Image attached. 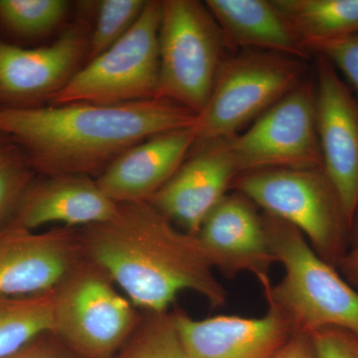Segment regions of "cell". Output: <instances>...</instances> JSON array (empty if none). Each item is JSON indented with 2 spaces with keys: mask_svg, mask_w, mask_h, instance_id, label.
Instances as JSON below:
<instances>
[{
  "mask_svg": "<svg viewBox=\"0 0 358 358\" xmlns=\"http://www.w3.org/2000/svg\"><path fill=\"white\" fill-rule=\"evenodd\" d=\"M300 59L256 50L225 58L211 95L196 115V143L231 138L301 83Z\"/></svg>",
  "mask_w": 358,
  "mask_h": 358,
  "instance_id": "cell-7",
  "label": "cell"
},
{
  "mask_svg": "<svg viewBox=\"0 0 358 358\" xmlns=\"http://www.w3.org/2000/svg\"><path fill=\"white\" fill-rule=\"evenodd\" d=\"M264 225L284 277L273 285L260 280L268 308L277 310L294 334L313 336L324 329L358 338V291L312 248L293 226L262 213Z\"/></svg>",
  "mask_w": 358,
  "mask_h": 358,
  "instance_id": "cell-3",
  "label": "cell"
},
{
  "mask_svg": "<svg viewBox=\"0 0 358 358\" xmlns=\"http://www.w3.org/2000/svg\"><path fill=\"white\" fill-rule=\"evenodd\" d=\"M338 266L343 277L358 291V240L352 248L346 250Z\"/></svg>",
  "mask_w": 358,
  "mask_h": 358,
  "instance_id": "cell-29",
  "label": "cell"
},
{
  "mask_svg": "<svg viewBox=\"0 0 358 358\" xmlns=\"http://www.w3.org/2000/svg\"><path fill=\"white\" fill-rule=\"evenodd\" d=\"M6 358H81L68 348L53 331L28 343L20 352Z\"/></svg>",
  "mask_w": 358,
  "mask_h": 358,
  "instance_id": "cell-26",
  "label": "cell"
},
{
  "mask_svg": "<svg viewBox=\"0 0 358 358\" xmlns=\"http://www.w3.org/2000/svg\"><path fill=\"white\" fill-rule=\"evenodd\" d=\"M196 115L155 98L115 105L0 106V134L22 148L41 176L96 178L128 148L155 134L193 127Z\"/></svg>",
  "mask_w": 358,
  "mask_h": 358,
  "instance_id": "cell-2",
  "label": "cell"
},
{
  "mask_svg": "<svg viewBox=\"0 0 358 358\" xmlns=\"http://www.w3.org/2000/svg\"><path fill=\"white\" fill-rule=\"evenodd\" d=\"M242 193H227L205 219L197 234L214 270L268 278L277 263L264 225L263 215Z\"/></svg>",
  "mask_w": 358,
  "mask_h": 358,
  "instance_id": "cell-14",
  "label": "cell"
},
{
  "mask_svg": "<svg viewBox=\"0 0 358 358\" xmlns=\"http://www.w3.org/2000/svg\"><path fill=\"white\" fill-rule=\"evenodd\" d=\"M272 358H317L312 336L293 334Z\"/></svg>",
  "mask_w": 358,
  "mask_h": 358,
  "instance_id": "cell-28",
  "label": "cell"
},
{
  "mask_svg": "<svg viewBox=\"0 0 358 358\" xmlns=\"http://www.w3.org/2000/svg\"><path fill=\"white\" fill-rule=\"evenodd\" d=\"M303 44L358 34V0H273Z\"/></svg>",
  "mask_w": 358,
  "mask_h": 358,
  "instance_id": "cell-19",
  "label": "cell"
},
{
  "mask_svg": "<svg viewBox=\"0 0 358 358\" xmlns=\"http://www.w3.org/2000/svg\"><path fill=\"white\" fill-rule=\"evenodd\" d=\"M185 358H272L293 334L277 310L261 317L216 315L196 320L173 310Z\"/></svg>",
  "mask_w": 358,
  "mask_h": 358,
  "instance_id": "cell-15",
  "label": "cell"
},
{
  "mask_svg": "<svg viewBox=\"0 0 358 358\" xmlns=\"http://www.w3.org/2000/svg\"><path fill=\"white\" fill-rule=\"evenodd\" d=\"M240 174L275 169L322 167L315 88L301 82L243 134L228 138Z\"/></svg>",
  "mask_w": 358,
  "mask_h": 358,
  "instance_id": "cell-9",
  "label": "cell"
},
{
  "mask_svg": "<svg viewBox=\"0 0 358 358\" xmlns=\"http://www.w3.org/2000/svg\"><path fill=\"white\" fill-rule=\"evenodd\" d=\"M50 331H53V289L0 298V358L10 357Z\"/></svg>",
  "mask_w": 358,
  "mask_h": 358,
  "instance_id": "cell-20",
  "label": "cell"
},
{
  "mask_svg": "<svg viewBox=\"0 0 358 358\" xmlns=\"http://www.w3.org/2000/svg\"><path fill=\"white\" fill-rule=\"evenodd\" d=\"M310 52L326 58L338 68L358 94V34L341 38L310 42L306 45Z\"/></svg>",
  "mask_w": 358,
  "mask_h": 358,
  "instance_id": "cell-25",
  "label": "cell"
},
{
  "mask_svg": "<svg viewBox=\"0 0 358 358\" xmlns=\"http://www.w3.org/2000/svg\"><path fill=\"white\" fill-rule=\"evenodd\" d=\"M195 143L193 127L155 134L120 155L96 183L117 203L148 201L173 178Z\"/></svg>",
  "mask_w": 358,
  "mask_h": 358,
  "instance_id": "cell-16",
  "label": "cell"
},
{
  "mask_svg": "<svg viewBox=\"0 0 358 358\" xmlns=\"http://www.w3.org/2000/svg\"><path fill=\"white\" fill-rule=\"evenodd\" d=\"M36 174L22 148L13 138L0 134V228L13 220Z\"/></svg>",
  "mask_w": 358,
  "mask_h": 358,
  "instance_id": "cell-23",
  "label": "cell"
},
{
  "mask_svg": "<svg viewBox=\"0 0 358 358\" xmlns=\"http://www.w3.org/2000/svg\"><path fill=\"white\" fill-rule=\"evenodd\" d=\"M82 255L110 275L138 310L167 312L192 291L212 308L227 292L199 238L179 229L148 201L117 203L114 215L78 229Z\"/></svg>",
  "mask_w": 358,
  "mask_h": 358,
  "instance_id": "cell-1",
  "label": "cell"
},
{
  "mask_svg": "<svg viewBox=\"0 0 358 358\" xmlns=\"http://www.w3.org/2000/svg\"><path fill=\"white\" fill-rule=\"evenodd\" d=\"M183 164L148 202L188 234L197 236L209 213L240 176L228 138L195 143Z\"/></svg>",
  "mask_w": 358,
  "mask_h": 358,
  "instance_id": "cell-13",
  "label": "cell"
},
{
  "mask_svg": "<svg viewBox=\"0 0 358 358\" xmlns=\"http://www.w3.org/2000/svg\"><path fill=\"white\" fill-rule=\"evenodd\" d=\"M343 333L345 334V341L348 343V348H350L355 358H358V338L352 336V334L345 333V331H343Z\"/></svg>",
  "mask_w": 358,
  "mask_h": 358,
  "instance_id": "cell-30",
  "label": "cell"
},
{
  "mask_svg": "<svg viewBox=\"0 0 358 358\" xmlns=\"http://www.w3.org/2000/svg\"><path fill=\"white\" fill-rule=\"evenodd\" d=\"M227 48L280 54L305 60L310 55L274 1L207 0Z\"/></svg>",
  "mask_w": 358,
  "mask_h": 358,
  "instance_id": "cell-18",
  "label": "cell"
},
{
  "mask_svg": "<svg viewBox=\"0 0 358 358\" xmlns=\"http://www.w3.org/2000/svg\"><path fill=\"white\" fill-rule=\"evenodd\" d=\"M315 115L322 167L350 227L358 211V102L334 66L319 55Z\"/></svg>",
  "mask_w": 358,
  "mask_h": 358,
  "instance_id": "cell-11",
  "label": "cell"
},
{
  "mask_svg": "<svg viewBox=\"0 0 358 358\" xmlns=\"http://www.w3.org/2000/svg\"><path fill=\"white\" fill-rule=\"evenodd\" d=\"M159 40L155 99L178 103L199 115L226 58L220 27L202 2L162 0Z\"/></svg>",
  "mask_w": 358,
  "mask_h": 358,
  "instance_id": "cell-6",
  "label": "cell"
},
{
  "mask_svg": "<svg viewBox=\"0 0 358 358\" xmlns=\"http://www.w3.org/2000/svg\"><path fill=\"white\" fill-rule=\"evenodd\" d=\"M66 0H0V26L20 38H39L64 23Z\"/></svg>",
  "mask_w": 358,
  "mask_h": 358,
  "instance_id": "cell-21",
  "label": "cell"
},
{
  "mask_svg": "<svg viewBox=\"0 0 358 358\" xmlns=\"http://www.w3.org/2000/svg\"><path fill=\"white\" fill-rule=\"evenodd\" d=\"M117 207V202L90 176H36L8 225L36 231L58 224L79 229L108 220Z\"/></svg>",
  "mask_w": 358,
  "mask_h": 358,
  "instance_id": "cell-17",
  "label": "cell"
},
{
  "mask_svg": "<svg viewBox=\"0 0 358 358\" xmlns=\"http://www.w3.org/2000/svg\"><path fill=\"white\" fill-rule=\"evenodd\" d=\"M91 30L80 18L46 46L23 48L0 40V102L6 107L49 102L87 59Z\"/></svg>",
  "mask_w": 358,
  "mask_h": 358,
  "instance_id": "cell-10",
  "label": "cell"
},
{
  "mask_svg": "<svg viewBox=\"0 0 358 358\" xmlns=\"http://www.w3.org/2000/svg\"><path fill=\"white\" fill-rule=\"evenodd\" d=\"M231 188L264 213L296 228L331 265H338L345 253V235L352 227L324 167L251 171L238 176Z\"/></svg>",
  "mask_w": 358,
  "mask_h": 358,
  "instance_id": "cell-4",
  "label": "cell"
},
{
  "mask_svg": "<svg viewBox=\"0 0 358 358\" xmlns=\"http://www.w3.org/2000/svg\"><path fill=\"white\" fill-rule=\"evenodd\" d=\"M141 315L110 275L84 257L53 289V333L81 358H115Z\"/></svg>",
  "mask_w": 358,
  "mask_h": 358,
  "instance_id": "cell-5",
  "label": "cell"
},
{
  "mask_svg": "<svg viewBox=\"0 0 358 358\" xmlns=\"http://www.w3.org/2000/svg\"><path fill=\"white\" fill-rule=\"evenodd\" d=\"M310 336L317 358H355L346 343L343 331L324 329Z\"/></svg>",
  "mask_w": 358,
  "mask_h": 358,
  "instance_id": "cell-27",
  "label": "cell"
},
{
  "mask_svg": "<svg viewBox=\"0 0 358 358\" xmlns=\"http://www.w3.org/2000/svg\"><path fill=\"white\" fill-rule=\"evenodd\" d=\"M82 258L76 228H0V298L52 291Z\"/></svg>",
  "mask_w": 358,
  "mask_h": 358,
  "instance_id": "cell-12",
  "label": "cell"
},
{
  "mask_svg": "<svg viewBox=\"0 0 358 358\" xmlns=\"http://www.w3.org/2000/svg\"><path fill=\"white\" fill-rule=\"evenodd\" d=\"M148 0H102L96 2L95 24L90 35L87 62L124 37L140 17Z\"/></svg>",
  "mask_w": 358,
  "mask_h": 358,
  "instance_id": "cell-24",
  "label": "cell"
},
{
  "mask_svg": "<svg viewBox=\"0 0 358 358\" xmlns=\"http://www.w3.org/2000/svg\"><path fill=\"white\" fill-rule=\"evenodd\" d=\"M115 358H185L173 310L141 312L134 334Z\"/></svg>",
  "mask_w": 358,
  "mask_h": 358,
  "instance_id": "cell-22",
  "label": "cell"
},
{
  "mask_svg": "<svg viewBox=\"0 0 358 358\" xmlns=\"http://www.w3.org/2000/svg\"><path fill=\"white\" fill-rule=\"evenodd\" d=\"M162 1L148 0L129 32L80 68L51 105H115L154 99L159 74Z\"/></svg>",
  "mask_w": 358,
  "mask_h": 358,
  "instance_id": "cell-8",
  "label": "cell"
}]
</instances>
